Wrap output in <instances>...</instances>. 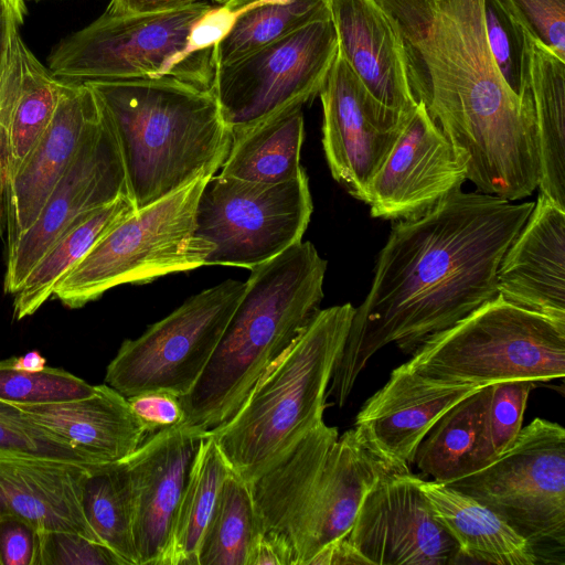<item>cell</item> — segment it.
Instances as JSON below:
<instances>
[{
	"mask_svg": "<svg viewBox=\"0 0 565 565\" xmlns=\"http://www.w3.org/2000/svg\"><path fill=\"white\" fill-rule=\"evenodd\" d=\"M534 202L456 190L420 216L396 221L355 308L327 397L342 407L382 348L412 354L428 337L498 295L497 270Z\"/></svg>",
	"mask_w": 565,
	"mask_h": 565,
	"instance_id": "obj_1",
	"label": "cell"
},
{
	"mask_svg": "<svg viewBox=\"0 0 565 565\" xmlns=\"http://www.w3.org/2000/svg\"><path fill=\"white\" fill-rule=\"evenodd\" d=\"M396 25L408 82L478 192L508 201L540 182L530 97L507 84L491 53L484 0H375Z\"/></svg>",
	"mask_w": 565,
	"mask_h": 565,
	"instance_id": "obj_2",
	"label": "cell"
},
{
	"mask_svg": "<svg viewBox=\"0 0 565 565\" xmlns=\"http://www.w3.org/2000/svg\"><path fill=\"white\" fill-rule=\"evenodd\" d=\"M86 84L116 136L136 210L222 168L233 139L212 87L171 75Z\"/></svg>",
	"mask_w": 565,
	"mask_h": 565,
	"instance_id": "obj_3",
	"label": "cell"
},
{
	"mask_svg": "<svg viewBox=\"0 0 565 565\" xmlns=\"http://www.w3.org/2000/svg\"><path fill=\"white\" fill-rule=\"evenodd\" d=\"M326 270L327 260L309 241L250 269L206 367L179 397L185 426L206 433L234 415L265 370L321 310Z\"/></svg>",
	"mask_w": 565,
	"mask_h": 565,
	"instance_id": "obj_4",
	"label": "cell"
},
{
	"mask_svg": "<svg viewBox=\"0 0 565 565\" xmlns=\"http://www.w3.org/2000/svg\"><path fill=\"white\" fill-rule=\"evenodd\" d=\"M393 471L411 472L383 458L355 427L339 436L321 419L248 483L258 532L282 537L294 565H310L347 537L367 490Z\"/></svg>",
	"mask_w": 565,
	"mask_h": 565,
	"instance_id": "obj_5",
	"label": "cell"
},
{
	"mask_svg": "<svg viewBox=\"0 0 565 565\" xmlns=\"http://www.w3.org/2000/svg\"><path fill=\"white\" fill-rule=\"evenodd\" d=\"M355 308L321 309L265 370L234 415L206 431L246 483L271 468L318 422Z\"/></svg>",
	"mask_w": 565,
	"mask_h": 565,
	"instance_id": "obj_6",
	"label": "cell"
},
{
	"mask_svg": "<svg viewBox=\"0 0 565 565\" xmlns=\"http://www.w3.org/2000/svg\"><path fill=\"white\" fill-rule=\"evenodd\" d=\"M403 365L428 380L455 385L563 379L565 319L497 295L425 339Z\"/></svg>",
	"mask_w": 565,
	"mask_h": 565,
	"instance_id": "obj_7",
	"label": "cell"
},
{
	"mask_svg": "<svg viewBox=\"0 0 565 565\" xmlns=\"http://www.w3.org/2000/svg\"><path fill=\"white\" fill-rule=\"evenodd\" d=\"M209 178L136 210L61 277L52 296L75 309L118 285L204 266L213 246L195 234V211Z\"/></svg>",
	"mask_w": 565,
	"mask_h": 565,
	"instance_id": "obj_8",
	"label": "cell"
},
{
	"mask_svg": "<svg viewBox=\"0 0 565 565\" xmlns=\"http://www.w3.org/2000/svg\"><path fill=\"white\" fill-rule=\"evenodd\" d=\"M502 516L539 563H564L565 429L536 417L483 468L447 482Z\"/></svg>",
	"mask_w": 565,
	"mask_h": 565,
	"instance_id": "obj_9",
	"label": "cell"
},
{
	"mask_svg": "<svg viewBox=\"0 0 565 565\" xmlns=\"http://www.w3.org/2000/svg\"><path fill=\"white\" fill-rule=\"evenodd\" d=\"M212 4L149 15H115L105 10L85 28L62 39L47 57L51 74L65 84L171 75L211 88L213 64H181L192 24Z\"/></svg>",
	"mask_w": 565,
	"mask_h": 565,
	"instance_id": "obj_10",
	"label": "cell"
},
{
	"mask_svg": "<svg viewBox=\"0 0 565 565\" xmlns=\"http://www.w3.org/2000/svg\"><path fill=\"white\" fill-rule=\"evenodd\" d=\"M338 51L335 29L327 17L214 67L212 88L232 139L319 95Z\"/></svg>",
	"mask_w": 565,
	"mask_h": 565,
	"instance_id": "obj_11",
	"label": "cell"
},
{
	"mask_svg": "<svg viewBox=\"0 0 565 565\" xmlns=\"http://www.w3.org/2000/svg\"><path fill=\"white\" fill-rule=\"evenodd\" d=\"M312 211L306 171L281 183L211 175L195 211V234L213 246L205 265L253 269L301 242Z\"/></svg>",
	"mask_w": 565,
	"mask_h": 565,
	"instance_id": "obj_12",
	"label": "cell"
},
{
	"mask_svg": "<svg viewBox=\"0 0 565 565\" xmlns=\"http://www.w3.org/2000/svg\"><path fill=\"white\" fill-rule=\"evenodd\" d=\"M245 282L227 279L186 299L137 339L125 340L105 384L126 398L162 391L186 395L206 367L241 300Z\"/></svg>",
	"mask_w": 565,
	"mask_h": 565,
	"instance_id": "obj_13",
	"label": "cell"
},
{
	"mask_svg": "<svg viewBox=\"0 0 565 565\" xmlns=\"http://www.w3.org/2000/svg\"><path fill=\"white\" fill-rule=\"evenodd\" d=\"M122 195H128L122 159L102 109V117L84 138L34 223L8 247L4 292L14 295L19 290L33 266L79 215Z\"/></svg>",
	"mask_w": 565,
	"mask_h": 565,
	"instance_id": "obj_14",
	"label": "cell"
},
{
	"mask_svg": "<svg viewBox=\"0 0 565 565\" xmlns=\"http://www.w3.org/2000/svg\"><path fill=\"white\" fill-rule=\"evenodd\" d=\"M345 539L369 565H444L460 556L412 472L380 477L363 497Z\"/></svg>",
	"mask_w": 565,
	"mask_h": 565,
	"instance_id": "obj_15",
	"label": "cell"
},
{
	"mask_svg": "<svg viewBox=\"0 0 565 565\" xmlns=\"http://www.w3.org/2000/svg\"><path fill=\"white\" fill-rule=\"evenodd\" d=\"M466 180L451 143L417 102L372 179L365 203L372 217L409 220L461 189Z\"/></svg>",
	"mask_w": 565,
	"mask_h": 565,
	"instance_id": "obj_16",
	"label": "cell"
},
{
	"mask_svg": "<svg viewBox=\"0 0 565 565\" xmlns=\"http://www.w3.org/2000/svg\"><path fill=\"white\" fill-rule=\"evenodd\" d=\"M319 96L322 146L331 174L365 203L371 181L404 124H394L377 107L339 51Z\"/></svg>",
	"mask_w": 565,
	"mask_h": 565,
	"instance_id": "obj_17",
	"label": "cell"
},
{
	"mask_svg": "<svg viewBox=\"0 0 565 565\" xmlns=\"http://www.w3.org/2000/svg\"><path fill=\"white\" fill-rule=\"evenodd\" d=\"M204 433L183 423L149 434L122 461L132 493V530L139 565H161L175 508Z\"/></svg>",
	"mask_w": 565,
	"mask_h": 565,
	"instance_id": "obj_18",
	"label": "cell"
},
{
	"mask_svg": "<svg viewBox=\"0 0 565 565\" xmlns=\"http://www.w3.org/2000/svg\"><path fill=\"white\" fill-rule=\"evenodd\" d=\"M339 54L377 107L402 126L417 100L412 92L403 42L375 0H329Z\"/></svg>",
	"mask_w": 565,
	"mask_h": 565,
	"instance_id": "obj_19",
	"label": "cell"
},
{
	"mask_svg": "<svg viewBox=\"0 0 565 565\" xmlns=\"http://www.w3.org/2000/svg\"><path fill=\"white\" fill-rule=\"evenodd\" d=\"M100 117V104L88 84L64 83L49 127L10 180L8 247L34 223L84 138Z\"/></svg>",
	"mask_w": 565,
	"mask_h": 565,
	"instance_id": "obj_20",
	"label": "cell"
},
{
	"mask_svg": "<svg viewBox=\"0 0 565 565\" xmlns=\"http://www.w3.org/2000/svg\"><path fill=\"white\" fill-rule=\"evenodd\" d=\"M480 387L431 381L402 364L364 403L354 427L383 458L409 468L436 420Z\"/></svg>",
	"mask_w": 565,
	"mask_h": 565,
	"instance_id": "obj_21",
	"label": "cell"
},
{
	"mask_svg": "<svg viewBox=\"0 0 565 565\" xmlns=\"http://www.w3.org/2000/svg\"><path fill=\"white\" fill-rule=\"evenodd\" d=\"M98 467L31 454L0 452V520L17 518L39 531L74 532L98 541L83 508L86 479Z\"/></svg>",
	"mask_w": 565,
	"mask_h": 565,
	"instance_id": "obj_22",
	"label": "cell"
},
{
	"mask_svg": "<svg viewBox=\"0 0 565 565\" xmlns=\"http://www.w3.org/2000/svg\"><path fill=\"white\" fill-rule=\"evenodd\" d=\"M498 295L565 319V210L540 193L497 270Z\"/></svg>",
	"mask_w": 565,
	"mask_h": 565,
	"instance_id": "obj_23",
	"label": "cell"
},
{
	"mask_svg": "<svg viewBox=\"0 0 565 565\" xmlns=\"http://www.w3.org/2000/svg\"><path fill=\"white\" fill-rule=\"evenodd\" d=\"M18 406L97 466L124 460L147 436L127 398L107 384L82 398Z\"/></svg>",
	"mask_w": 565,
	"mask_h": 565,
	"instance_id": "obj_24",
	"label": "cell"
},
{
	"mask_svg": "<svg viewBox=\"0 0 565 565\" xmlns=\"http://www.w3.org/2000/svg\"><path fill=\"white\" fill-rule=\"evenodd\" d=\"M532 103L540 151L539 190L565 210V61L525 26L521 92Z\"/></svg>",
	"mask_w": 565,
	"mask_h": 565,
	"instance_id": "obj_25",
	"label": "cell"
},
{
	"mask_svg": "<svg viewBox=\"0 0 565 565\" xmlns=\"http://www.w3.org/2000/svg\"><path fill=\"white\" fill-rule=\"evenodd\" d=\"M415 480L461 556L497 565L539 564L531 544L489 507L447 483Z\"/></svg>",
	"mask_w": 565,
	"mask_h": 565,
	"instance_id": "obj_26",
	"label": "cell"
},
{
	"mask_svg": "<svg viewBox=\"0 0 565 565\" xmlns=\"http://www.w3.org/2000/svg\"><path fill=\"white\" fill-rule=\"evenodd\" d=\"M491 384L444 413L418 445L414 462L433 480L447 483L490 463L494 451L489 428Z\"/></svg>",
	"mask_w": 565,
	"mask_h": 565,
	"instance_id": "obj_27",
	"label": "cell"
},
{
	"mask_svg": "<svg viewBox=\"0 0 565 565\" xmlns=\"http://www.w3.org/2000/svg\"><path fill=\"white\" fill-rule=\"evenodd\" d=\"M135 211L130 198L122 195L79 215L33 266L14 294V317L20 320L33 315L53 295L61 277Z\"/></svg>",
	"mask_w": 565,
	"mask_h": 565,
	"instance_id": "obj_28",
	"label": "cell"
},
{
	"mask_svg": "<svg viewBox=\"0 0 565 565\" xmlns=\"http://www.w3.org/2000/svg\"><path fill=\"white\" fill-rule=\"evenodd\" d=\"M303 138L302 108L286 111L234 139L218 174L260 183L296 179L305 171Z\"/></svg>",
	"mask_w": 565,
	"mask_h": 565,
	"instance_id": "obj_29",
	"label": "cell"
},
{
	"mask_svg": "<svg viewBox=\"0 0 565 565\" xmlns=\"http://www.w3.org/2000/svg\"><path fill=\"white\" fill-rule=\"evenodd\" d=\"M230 472L213 437L205 434L199 443L178 501L161 565H198L204 531Z\"/></svg>",
	"mask_w": 565,
	"mask_h": 565,
	"instance_id": "obj_30",
	"label": "cell"
},
{
	"mask_svg": "<svg viewBox=\"0 0 565 565\" xmlns=\"http://www.w3.org/2000/svg\"><path fill=\"white\" fill-rule=\"evenodd\" d=\"M330 17L329 0H258L235 21L214 46V67L235 61L308 23Z\"/></svg>",
	"mask_w": 565,
	"mask_h": 565,
	"instance_id": "obj_31",
	"label": "cell"
},
{
	"mask_svg": "<svg viewBox=\"0 0 565 565\" xmlns=\"http://www.w3.org/2000/svg\"><path fill=\"white\" fill-rule=\"evenodd\" d=\"M83 508L98 541L126 565H139L132 530V493L124 461L103 465L86 479Z\"/></svg>",
	"mask_w": 565,
	"mask_h": 565,
	"instance_id": "obj_32",
	"label": "cell"
},
{
	"mask_svg": "<svg viewBox=\"0 0 565 565\" xmlns=\"http://www.w3.org/2000/svg\"><path fill=\"white\" fill-rule=\"evenodd\" d=\"M63 85L64 83L56 79L22 41L19 84L10 127L9 183L49 127Z\"/></svg>",
	"mask_w": 565,
	"mask_h": 565,
	"instance_id": "obj_33",
	"label": "cell"
},
{
	"mask_svg": "<svg viewBox=\"0 0 565 565\" xmlns=\"http://www.w3.org/2000/svg\"><path fill=\"white\" fill-rule=\"evenodd\" d=\"M257 533L249 484L231 471L204 531L198 565H247Z\"/></svg>",
	"mask_w": 565,
	"mask_h": 565,
	"instance_id": "obj_34",
	"label": "cell"
},
{
	"mask_svg": "<svg viewBox=\"0 0 565 565\" xmlns=\"http://www.w3.org/2000/svg\"><path fill=\"white\" fill-rule=\"evenodd\" d=\"M94 391L95 385L62 369L24 371L13 367L11 358L0 361V399L4 402L42 405L82 398Z\"/></svg>",
	"mask_w": 565,
	"mask_h": 565,
	"instance_id": "obj_35",
	"label": "cell"
},
{
	"mask_svg": "<svg viewBox=\"0 0 565 565\" xmlns=\"http://www.w3.org/2000/svg\"><path fill=\"white\" fill-rule=\"evenodd\" d=\"M26 7L23 0L12 6L6 28L0 61V236L7 228V193L9 185V141L13 105L19 84L20 26Z\"/></svg>",
	"mask_w": 565,
	"mask_h": 565,
	"instance_id": "obj_36",
	"label": "cell"
},
{
	"mask_svg": "<svg viewBox=\"0 0 565 565\" xmlns=\"http://www.w3.org/2000/svg\"><path fill=\"white\" fill-rule=\"evenodd\" d=\"M488 43L510 88L520 96L525 24L510 0H484Z\"/></svg>",
	"mask_w": 565,
	"mask_h": 565,
	"instance_id": "obj_37",
	"label": "cell"
},
{
	"mask_svg": "<svg viewBox=\"0 0 565 565\" xmlns=\"http://www.w3.org/2000/svg\"><path fill=\"white\" fill-rule=\"evenodd\" d=\"M0 452H21L97 467L65 440L35 424L18 405L0 399Z\"/></svg>",
	"mask_w": 565,
	"mask_h": 565,
	"instance_id": "obj_38",
	"label": "cell"
},
{
	"mask_svg": "<svg viewBox=\"0 0 565 565\" xmlns=\"http://www.w3.org/2000/svg\"><path fill=\"white\" fill-rule=\"evenodd\" d=\"M534 383L530 380H511L491 384L489 428L497 455L507 450L522 429L526 402Z\"/></svg>",
	"mask_w": 565,
	"mask_h": 565,
	"instance_id": "obj_39",
	"label": "cell"
},
{
	"mask_svg": "<svg viewBox=\"0 0 565 565\" xmlns=\"http://www.w3.org/2000/svg\"><path fill=\"white\" fill-rule=\"evenodd\" d=\"M39 565H126L105 544L66 531H40Z\"/></svg>",
	"mask_w": 565,
	"mask_h": 565,
	"instance_id": "obj_40",
	"label": "cell"
},
{
	"mask_svg": "<svg viewBox=\"0 0 565 565\" xmlns=\"http://www.w3.org/2000/svg\"><path fill=\"white\" fill-rule=\"evenodd\" d=\"M526 28L565 61V0H510Z\"/></svg>",
	"mask_w": 565,
	"mask_h": 565,
	"instance_id": "obj_41",
	"label": "cell"
},
{
	"mask_svg": "<svg viewBox=\"0 0 565 565\" xmlns=\"http://www.w3.org/2000/svg\"><path fill=\"white\" fill-rule=\"evenodd\" d=\"M40 531L17 519L0 520V564L39 565Z\"/></svg>",
	"mask_w": 565,
	"mask_h": 565,
	"instance_id": "obj_42",
	"label": "cell"
},
{
	"mask_svg": "<svg viewBox=\"0 0 565 565\" xmlns=\"http://www.w3.org/2000/svg\"><path fill=\"white\" fill-rule=\"evenodd\" d=\"M147 435L183 422L180 398L171 393L146 392L127 398Z\"/></svg>",
	"mask_w": 565,
	"mask_h": 565,
	"instance_id": "obj_43",
	"label": "cell"
},
{
	"mask_svg": "<svg viewBox=\"0 0 565 565\" xmlns=\"http://www.w3.org/2000/svg\"><path fill=\"white\" fill-rule=\"evenodd\" d=\"M247 565H294L291 547L277 534L258 532Z\"/></svg>",
	"mask_w": 565,
	"mask_h": 565,
	"instance_id": "obj_44",
	"label": "cell"
},
{
	"mask_svg": "<svg viewBox=\"0 0 565 565\" xmlns=\"http://www.w3.org/2000/svg\"><path fill=\"white\" fill-rule=\"evenodd\" d=\"M200 0H110L106 11L115 15H149L189 7Z\"/></svg>",
	"mask_w": 565,
	"mask_h": 565,
	"instance_id": "obj_45",
	"label": "cell"
},
{
	"mask_svg": "<svg viewBox=\"0 0 565 565\" xmlns=\"http://www.w3.org/2000/svg\"><path fill=\"white\" fill-rule=\"evenodd\" d=\"M15 369L24 371H39L46 366V360L38 351H30L21 356L11 358Z\"/></svg>",
	"mask_w": 565,
	"mask_h": 565,
	"instance_id": "obj_46",
	"label": "cell"
},
{
	"mask_svg": "<svg viewBox=\"0 0 565 565\" xmlns=\"http://www.w3.org/2000/svg\"><path fill=\"white\" fill-rule=\"evenodd\" d=\"M20 0H0V61L4 44L6 28L9 12L14 3Z\"/></svg>",
	"mask_w": 565,
	"mask_h": 565,
	"instance_id": "obj_47",
	"label": "cell"
},
{
	"mask_svg": "<svg viewBox=\"0 0 565 565\" xmlns=\"http://www.w3.org/2000/svg\"><path fill=\"white\" fill-rule=\"evenodd\" d=\"M31 1H41V0H31Z\"/></svg>",
	"mask_w": 565,
	"mask_h": 565,
	"instance_id": "obj_48",
	"label": "cell"
},
{
	"mask_svg": "<svg viewBox=\"0 0 565 565\" xmlns=\"http://www.w3.org/2000/svg\"><path fill=\"white\" fill-rule=\"evenodd\" d=\"M1 565V564H0Z\"/></svg>",
	"mask_w": 565,
	"mask_h": 565,
	"instance_id": "obj_49",
	"label": "cell"
}]
</instances>
